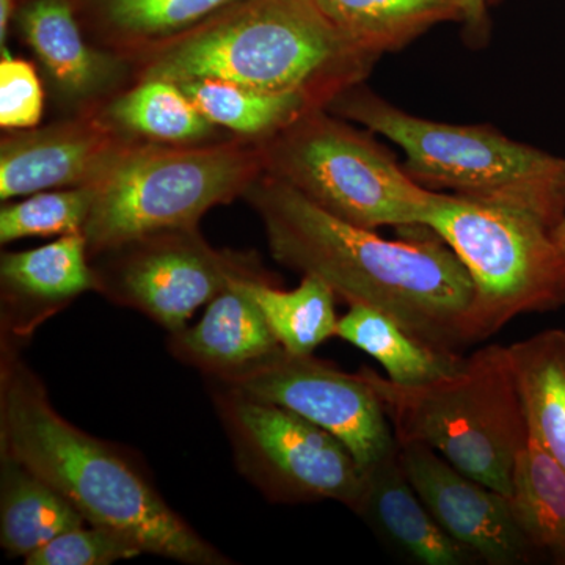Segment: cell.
<instances>
[{
  "label": "cell",
  "mask_w": 565,
  "mask_h": 565,
  "mask_svg": "<svg viewBox=\"0 0 565 565\" xmlns=\"http://www.w3.org/2000/svg\"><path fill=\"white\" fill-rule=\"evenodd\" d=\"M87 525L73 504L18 460L0 455V545L28 557L65 531Z\"/></svg>",
  "instance_id": "obj_19"
},
{
  "label": "cell",
  "mask_w": 565,
  "mask_h": 565,
  "mask_svg": "<svg viewBox=\"0 0 565 565\" xmlns=\"http://www.w3.org/2000/svg\"><path fill=\"white\" fill-rule=\"evenodd\" d=\"M247 286L286 352L311 355L329 338L337 337V296L319 278L305 275L291 291L270 281L252 280Z\"/></svg>",
  "instance_id": "obj_26"
},
{
  "label": "cell",
  "mask_w": 565,
  "mask_h": 565,
  "mask_svg": "<svg viewBox=\"0 0 565 565\" xmlns=\"http://www.w3.org/2000/svg\"><path fill=\"white\" fill-rule=\"evenodd\" d=\"M0 455L39 475L87 523L128 539L141 553L189 565L232 564L166 503L117 446L63 418L9 341H2L0 360Z\"/></svg>",
  "instance_id": "obj_2"
},
{
  "label": "cell",
  "mask_w": 565,
  "mask_h": 565,
  "mask_svg": "<svg viewBox=\"0 0 565 565\" xmlns=\"http://www.w3.org/2000/svg\"><path fill=\"white\" fill-rule=\"evenodd\" d=\"M0 139V200L95 185L114 169L136 137L122 132L99 111L65 115L61 120Z\"/></svg>",
  "instance_id": "obj_12"
},
{
  "label": "cell",
  "mask_w": 565,
  "mask_h": 565,
  "mask_svg": "<svg viewBox=\"0 0 565 565\" xmlns=\"http://www.w3.org/2000/svg\"><path fill=\"white\" fill-rule=\"evenodd\" d=\"M24 2H25V0H22V3H24Z\"/></svg>",
  "instance_id": "obj_34"
},
{
  "label": "cell",
  "mask_w": 565,
  "mask_h": 565,
  "mask_svg": "<svg viewBox=\"0 0 565 565\" xmlns=\"http://www.w3.org/2000/svg\"><path fill=\"white\" fill-rule=\"evenodd\" d=\"M508 498L539 559L565 565V468L531 433L516 455Z\"/></svg>",
  "instance_id": "obj_23"
},
{
  "label": "cell",
  "mask_w": 565,
  "mask_h": 565,
  "mask_svg": "<svg viewBox=\"0 0 565 565\" xmlns=\"http://www.w3.org/2000/svg\"><path fill=\"white\" fill-rule=\"evenodd\" d=\"M99 111L122 132L148 143H206L233 136L207 120L180 85L169 81H134Z\"/></svg>",
  "instance_id": "obj_20"
},
{
  "label": "cell",
  "mask_w": 565,
  "mask_h": 565,
  "mask_svg": "<svg viewBox=\"0 0 565 565\" xmlns=\"http://www.w3.org/2000/svg\"><path fill=\"white\" fill-rule=\"evenodd\" d=\"M241 0H68L90 43L131 62Z\"/></svg>",
  "instance_id": "obj_18"
},
{
  "label": "cell",
  "mask_w": 565,
  "mask_h": 565,
  "mask_svg": "<svg viewBox=\"0 0 565 565\" xmlns=\"http://www.w3.org/2000/svg\"><path fill=\"white\" fill-rule=\"evenodd\" d=\"M263 174V140L232 136L193 145L139 141L96 184L82 232L88 256L143 234L199 226L212 207L244 199Z\"/></svg>",
  "instance_id": "obj_6"
},
{
  "label": "cell",
  "mask_w": 565,
  "mask_h": 565,
  "mask_svg": "<svg viewBox=\"0 0 565 565\" xmlns=\"http://www.w3.org/2000/svg\"><path fill=\"white\" fill-rule=\"evenodd\" d=\"M327 110L379 134L405 152V172L426 189L519 207L555 230L565 217V159L489 126L424 120L397 109L363 82Z\"/></svg>",
  "instance_id": "obj_4"
},
{
  "label": "cell",
  "mask_w": 565,
  "mask_h": 565,
  "mask_svg": "<svg viewBox=\"0 0 565 565\" xmlns=\"http://www.w3.org/2000/svg\"><path fill=\"white\" fill-rule=\"evenodd\" d=\"M375 62L318 0H241L129 65L132 82L223 81L327 109Z\"/></svg>",
  "instance_id": "obj_3"
},
{
  "label": "cell",
  "mask_w": 565,
  "mask_h": 565,
  "mask_svg": "<svg viewBox=\"0 0 565 565\" xmlns=\"http://www.w3.org/2000/svg\"><path fill=\"white\" fill-rule=\"evenodd\" d=\"M553 239H555L557 248H559L561 255H563L565 262V217L563 222L553 230Z\"/></svg>",
  "instance_id": "obj_32"
},
{
  "label": "cell",
  "mask_w": 565,
  "mask_h": 565,
  "mask_svg": "<svg viewBox=\"0 0 565 565\" xmlns=\"http://www.w3.org/2000/svg\"><path fill=\"white\" fill-rule=\"evenodd\" d=\"M214 382L322 427L351 449L363 471L397 448L392 424L363 375L344 373L313 353L294 355L278 348L243 373Z\"/></svg>",
  "instance_id": "obj_11"
},
{
  "label": "cell",
  "mask_w": 565,
  "mask_h": 565,
  "mask_svg": "<svg viewBox=\"0 0 565 565\" xmlns=\"http://www.w3.org/2000/svg\"><path fill=\"white\" fill-rule=\"evenodd\" d=\"M244 200L262 218L270 255L281 266L319 278L349 307L382 311L437 351L462 355L475 344L473 281L440 237L384 239L266 173Z\"/></svg>",
  "instance_id": "obj_1"
},
{
  "label": "cell",
  "mask_w": 565,
  "mask_h": 565,
  "mask_svg": "<svg viewBox=\"0 0 565 565\" xmlns=\"http://www.w3.org/2000/svg\"><path fill=\"white\" fill-rule=\"evenodd\" d=\"M13 31L39 58L65 115L99 109L132 82L129 62L90 43L68 0H25Z\"/></svg>",
  "instance_id": "obj_14"
},
{
  "label": "cell",
  "mask_w": 565,
  "mask_h": 565,
  "mask_svg": "<svg viewBox=\"0 0 565 565\" xmlns=\"http://www.w3.org/2000/svg\"><path fill=\"white\" fill-rule=\"evenodd\" d=\"M333 24L367 54L396 52L444 24L462 22L463 0H318Z\"/></svg>",
  "instance_id": "obj_21"
},
{
  "label": "cell",
  "mask_w": 565,
  "mask_h": 565,
  "mask_svg": "<svg viewBox=\"0 0 565 565\" xmlns=\"http://www.w3.org/2000/svg\"><path fill=\"white\" fill-rule=\"evenodd\" d=\"M356 515L405 563L476 565L481 559L455 541L424 505L399 462L397 448L364 470Z\"/></svg>",
  "instance_id": "obj_16"
},
{
  "label": "cell",
  "mask_w": 565,
  "mask_h": 565,
  "mask_svg": "<svg viewBox=\"0 0 565 565\" xmlns=\"http://www.w3.org/2000/svg\"><path fill=\"white\" fill-rule=\"evenodd\" d=\"M248 281L232 282L207 303L199 323L170 333L169 351L202 371L207 381L243 373L281 348L248 291Z\"/></svg>",
  "instance_id": "obj_17"
},
{
  "label": "cell",
  "mask_w": 565,
  "mask_h": 565,
  "mask_svg": "<svg viewBox=\"0 0 565 565\" xmlns=\"http://www.w3.org/2000/svg\"><path fill=\"white\" fill-rule=\"evenodd\" d=\"M465 35L473 46H481L489 40V2L487 0H463Z\"/></svg>",
  "instance_id": "obj_30"
},
{
  "label": "cell",
  "mask_w": 565,
  "mask_h": 565,
  "mask_svg": "<svg viewBox=\"0 0 565 565\" xmlns=\"http://www.w3.org/2000/svg\"><path fill=\"white\" fill-rule=\"evenodd\" d=\"M178 85L207 120L241 139L267 140L318 109L299 96L273 95L230 82L195 79Z\"/></svg>",
  "instance_id": "obj_25"
},
{
  "label": "cell",
  "mask_w": 565,
  "mask_h": 565,
  "mask_svg": "<svg viewBox=\"0 0 565 565\" xmlns=\"http://www.w3.org/2000/svg\"><path fill=\"white\" fill-rule=\"evenodd\" d=\"M0 52V128L3 131L36 128L44 110L39 73L31 62L13 57L9 47Z\"/></svg>",
  "instance_id": "obj_29"
},
{
  "label": "cell",
  "mask_w": 565,
  "mask_h": 565,
  "mask_svg": "<svg viewBox=\"0 0 565 565\" xmlns=\"http://www.w3.org/2000/svg\"><path fill=\"white\" fill-rule=\"evenodd\" d=\"M422 226L456 253L473 281L475 344L516 316L565 303V262L553 230L537 215L434 192Z\"/></svg>",
  "instance_id": "obj_7"
},
{
  "label": "cell",
  "mask_w": 565,
  "mask_h": 565,
  "mask_svg": "<svg viewBox=\"0 0 565 565\" xmlns=\"http://www.w3.org/2000/svg\"><path fill=\"white\" fill-rule=\"evenodd\" d=\"M241 473L273 503L359 504L364 471L334 435L280 405L210 381Z\"/></svg>",
  "instance_id": "obj_9"
},
{
  "label": "cell",
  "mask_w": 565,
  "mask_h": 565,
  "mask_svg": "<svg viewBox=\"0 0 565 565\" xmlns=\"http://www.w3.org/2000/svg\"><path fill=\"white\" fill-rule=\"evenodd\" d=\"M96 291L169 333L237 280L273 281L255 253L218 250L199 226L134 237L90 258Z\"/></svg>",
  "instance_id": "obj_10"
},
{
  "label": "cell",
  "mask_w": 565,
  "mask_h": 565,
  "mask_svg": "<svg viewBox=\"0 0 565 565\" xmlns=\"http://www.w3.org/2000/svg\"><path fill=\"white\" fill-rule=\"evenodd\" d=\"M337 337L373 356L399 385L429 384L455 373L465 359L424 344L393 318L364 305L349 307L338 321Z\"/></svg>",
  "instance_id": "obj_24"
},
{
  "label": "cell",
  "mask_w": 565,
  "mask_h": 565,
  "mask_svg": "<svg viewBox=\"0 0 565 565\" xmlns=\"http://www.w3.org/2000/svg\"><path fill=\"white\" fill-rule=\"evenodd\" d=\"M143 555L132 542L90 523L65 531L25 557L28 565H110Z\"/></svg>",
  "instance_id": "obj_28"
},
{
  "label": "cell",
  "mask_w": 565,
  "mask_h": 565,
  "mask_svg": "<svg viewBox=\"0 0 565 565\" xmlns=\"http://www.w3.org/2000/svg\"><path fill=\"white\" fill-rule=\"evenodd\" d=\"M263 156L264 173L362 228L422 226L434 195L367 134L327 109L307 111L263 140Z\"/></svg>",
  "instance_id": "obj_8"
},
{
  "label": "cell",
  "mask_w": 565,
  "mask_h": 565,
  "mask_svg": "<svg viewBox=\"0 0 565 565\" xmlns=\"http://www.w3.org/2000/svg\"><path fill=\"white\" fill-rule=\"evenodd\" d=\"M487 2H489V7H490V6H497V3L501 2V0H487Z\"/></svg>",
  "instance_id": "obj_33"
},
{
  "label": "cell",
  "mask_w": 565,
  "mask_h": 565,
  "mask_svg": "<svg viewBox=\"0 0 565 565\" xmlns=\"http://www.w3.org/2000/svg\"><path fill=\"white\" fill-rule=\"evenodd\" d=\"M95 196L96 184L79 185L36 192L22 202L3 204L0 210V244L25 237L84 232Z\"/></svg>",
  "instance_id": "obj_27"
},
{
  "label": "cell",
  "mask_w": 565,
  "mask_h": 565,
  "mask_svg": "<svg viewBox=\"0 0 565 565\" xmlns=\"http://www.w3.org/2000/svg\"><path fill=\"white\" fill-rule=\"evenodd\" d=\"M87 291H96L84 234L25 252L2 253V341L20 345L36 327Z\"/></svg>",
  "instance_id": "obj_15"
},
{
  "label": "cell",
  "mask_w": 565,
  "mask_h": 565,
  "mask_svg": "<svg viewBox=\"0 0 565 565\" xmlns=\"http://www.w3.org/2000/svg\"><path fill=\"white\" fill-rule=\"evenodd\" d=\"M527 429L565 468V330L508 345Z\"/></svg>",
  "instance_id": "obj_22"
},
{
  "label": "cell",
  "mask_w": 565,
  "mask_h": 565,
  "mask_svg": "<svg viewBox=\"0 0 565 565\" xmlns=\"http://www.w3.org/2000/svg\"><path fill=\"white\" fill-rule=\"evenodd\" d=\"M22 0H0V51L9 47L10 33Z\"/></svg>",
  "instance_id": "obj_31"
},
{
  "label": "cell",
  "mask_w": 565,
  "mask_h": 565,
  "mask_svg": "<svg viewBox=\"0 0 565 565\" xmlns=\"http://www.w3.org/2000/svg\"><path fill=\"white\" fill-rule=\"evenodd\" d=\"M408 481L438 525L487 565L539 563L511 501L423 445H397Z\"/></svg>",
  "instance_id": "obj_13"
},
{
  "label": "cell",
  "mask_w": 565,
  "mask_h": 565,
  "mask_svg": "<svg viewBox=\"0 0 565 565\" xmlns=\"http://www.w3.org/2000/svg\"><path fill=\"white\" fill-rule=\"evenodd\" d=\"M359 373L381 401L397 445L427 446L475 481L511 494L530 429L508 345L478 349L455 373L424 385H399L367 366Z\"/></svg>",
  "instance_id": "obj_5"
}]
</instances>
